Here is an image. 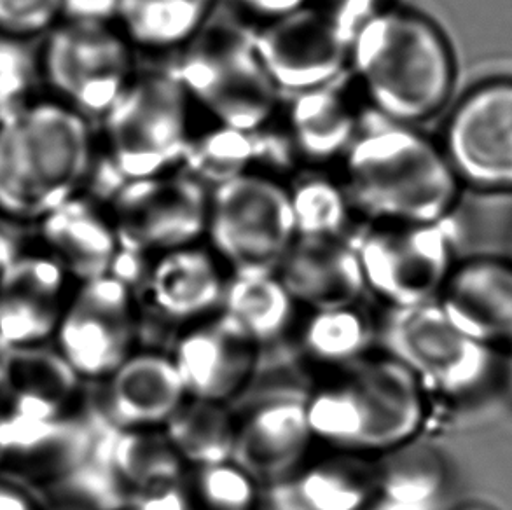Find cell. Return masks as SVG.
Returning a JSON list of instances; mask_svg holds the SVG:
<instances>
[{"label":"cell","mask_w":512,"mask_h":510,"mask_svg":"<svg viewBox=\"0 0 512 510\" xmlns=\"http://www.w3.org/2000/svg\"><path fill=\"white\" fill-rule=\"evenodd\" d=\"M340 179L364 224L446 221L464 187L439 140L371 111L341 158Z\"/></svg>","instance_id":"obj_1"},{"label":"cell","mask_w":512,"mask_h":510,"mask_svg":"<svg viewBox=\"0 0 512 510\" xmlns=\"http://www.w3.org/2000/svg\"><path fill=\"white\" fill-rule=\"evenodd\" d=\"M350 77L369 111L420 126L450 102L457 65L434 21L413 9L390 6L355 30Z\"/></svg>","instance_id":"obj_2"},{"label":"cell","mask_w":512,"mask_h":510,"mask_svg":"<svg viewBox=\"0 0 512 510\" xmlns=\"http://www.w3.org/2000/svg\"><path fill=\"white\" fill-rule=\"evenodd\" d=\"M97 154L91 119L55 98H37L0 123V217L39 224L84 193Z\"/></svg>","instance_id":"obj_3"},{"label":"cell","mask_w":512,"mask_h":510,"mask_svg":"<svg viewBox=\"0 0 512 510\" xmlns=\"http://www.w3.org/2000/svg\"><path fill=\"white\" fill-rule=\"evenodd\" d=\"M331 371L305 397L315 441L378 456L418 439L427 420V393L399 360L369 353Z\"/></svg>","instance_id":"obj_4"},{"label":"cell","mask_w":512,"mask_h":510,"mask_svg":"<svg viewBox=\"0 0 512 510\" xmlns=\"http://www.w3.org/2000/svg\"><path fill=\"white\" fill-rule=\"evenodd\" d=\"M170 69L194 109L221 125L252 133L280 111L282 93L257 53L254 28L212 20Z\"/></svg>","instance_id":"obj_5"},{"label":"cell","mask_w":512,"mask_h":510,"mask_svg":"<svg viewBox=\"0 0 512 510\" xmlns=\"http://www.w3.org/2000/svg\"><path fill=\"white\" fill-rule=\"evenodd\" d=\"M193 111L172 69L139 70L100 118V152L125 180L179 168Z\"/></svg>","instance_id":"obj_6"},{"label":"cell","mask_w":512,"mask_h":510,"mask_svg":"<svg viewBox=\"0 0 512 510\" xmlns=\"http://www.w3.org/2000/svg\"><path fill=\"white\" fill-rule=\"evenodd\" d=\"M296 238L282 180L249 172L210 191L205 240L229 275L277 273Z\"/></svg>","instance_id":"obj_7"},{"label":"cell","mask_w":512,"mask_h":510,"mask_svg":"<svg viewBox=\"0 0 512 510\" xmlns=\"http://www.w3.org/2000/svg\"><path fill=\"white\" fill-rule=\"evenodd\" d=\"M455 217L430 224H364L352 242L367 294L390 310L436 303L457 264Z\"/></svg>","instance_id":"obj_8"},{"label":"cell","mask_w":512,"mask_h":510,"mask_svg":"<svg viewBox=\"0 0 512 510\" xmlns=\"http://www.w3.org/2000/svg\"><path fill=\"white\" fill-rule=\"evenodd\" d=\"M51 98L100 119L137 76L135 48L116 23L62 20L39 55Z\"/></svg>","instance_id":"obj_9"},{"label":"cell","mask_w":512,"mask_h":510,"mask_svg":"<svg viewBox=\"0 0 512 510\" xmlns=\"http://www.w3.org/2000/svg\"><path fill=\"white\" fill-rule=\"evenodd\" d=\"M210 189L173 168L125 180L105 208L121 252L156 255L205 240Z\"/></svg>","instance_id":"obj_10"},{"label":"cell","mask_w":512,"mask_h":510,"mask_svg":"<svg viewBox=\"0 0 512 510\" xmlns=\"http://www.w3.org/2000/svg\"><path fill=\"white\" fill-rule=\"evenodd\" d=\"M140 311L116 273L79 282L55 332L56 352L81 380H107L133 352Z\"/></svg>","instance_id":"obj_11"},{"label":"cell","mask_w":512,"mask_h":510,"mask_svg":"<svg viewBox=\"0 0 512 510\" xmlns=\"http://www.w3.org/2000/svg\"><path fill=\"white\" fill-rule=\"evenodd\" d=\"M380 336L385 353L399 360L425 393L465 395L483 383L490 367V348L457 329L436 303L390 310Z\"/></svg>","instance_id":"obj_12"},{"label":"cell","mask_w":512,"mask_h":510,"mask_svg":"<svg viewBox=\"0 0 512 510\" xmlns=\"http://www.w3.org/2000/svg\"><path fill=\"white\" fill-rule=\"evenodd\" d=\"M352 41L353 32L315 0L254 27L257 53L282 97L348 76Z\"/></svg>","instance_id":"obj_13"},{"label":"cell","mask_w":512,"mask_h":510,"mask_svg":"<svg viewBox=\"0 0 512 510\" xmlns=\"http://www.w3.org/2000/svg\"><path fill=\"white\" fill-rule=\"evenodd\" d=\"M439 142L464 187L512 194V77L488 79L465 91Z\"/></svg>","instance_id":"obj_14"},{"label":"cell","mask_w":512,"mask_h":510,"mask_svg":"<svg viewBox=\"0 0 512 510\" xmlns=\"http://www.w3.org/2000/svg\"><path fill=\"white\" fill-rule=\"evenodd\" d=\"M112 273L130 283L139 311L182 327L221 310L229 276L201 243L156 255L119 252Z\"/></svg>","instance_id":"obj_15"},{"label":"cell","mask_w":512,"mask_h":510,"mask_svg":"<svg viewBox=\"0 0 512 510\" xmlns=\"http://www.w3.org/2000/svg\"><path fill=\"white\" fill-rule=\"evenodd\" d=\"M259 350L261 346L219 310L186 325L170 357L187 397L229 404L256 373Z\"/></svg>","instance_id":"obj_16"},{"label":"cell","mask_w":512,"mask_h":510,"mask_svg":"<svg viewBox=\"0 0 512 510\" xmlns=\"http://www.w3.org/2000/svg\"><path fill=\"white\" fill-rule=\"evenodd\" d=\"M70 280L48 254L7 261L0 275V343L13 350L42 346L55 338L74 294Z\"/></svg>","instance_id":"obj_17"},{"label":"cell","mask_w":512,"mask_h":510,"mask_svg":"<svg viewBox=\"0 0 512 510\" xmlns=\"http://www.w3.org/2000/svg\"><path fill=\"white\" fill-rule=\"evenodd\" d=\"M315 442L305 397H271L236 416L231 462L270 486L298 469Z\"/></svg>","instance_id":"obj_18"},{"label":"cell","mask_w":512,"mask_h":510,"mask_svg":"<svg viewBox=\"0 0 512 510\" xmlns=\"http://www.w3.org/2000/svg\"><path fill=\"white\" fill-rule=\"evenodd\" d=\"M436 304L479 345L512 350V262L488 255L457 261Z\"/></svg>","instance_id":"obj_19"},{"label":"cell","mask_w":512,"mask_h":510,"mask_svg":"<svg viewBox=\"0 0 512 510\" xmlns=\"http://www.w3.org/2000/svg\"><path fill=\"white\" fill-rule=\"evenodd\" d=\"M277 276L306 311L362 303L366 283L350 238L298 236L280 262Z\"/></svg>","instance_id":"obj_20"},{"label":"cell","mask_w":512,"mask_h":510,"mask_svg":"<svg viewBox=\"0 0 512 510\" xmlns=\"http://www.w3.org/2000/svg\"><path fill=\"white\" fill-rule=\"evenodd\" d=\"M270 484L273 510H369L376 500V458L333 449Z\"/></svg>","instance_id":"obj_21"},{"label":"cell","mask_w":512,"mask_h":510,"mask_svg":"<svg viewBox=\"0 0 512 510\" xmlns=\"http://www.w3.org/2000/svg\"><path fill=\"white\" fill-rule=\"evenodd\" d=\"M39 231L46 254L77 283L112 273L121 252L107 208L88 194L46 215Z\"/></svg>","instance_id":"obj_22"},{"label":"cell","mask_w":512,"mask_h":510,"mask_svg":"<svg viewBox=\"0 0 512 510\" xmlns=\"http://www.w3.org/2000/svg\"><path fill=\"white\" fill-rule=\"evenodd\" d=\"M338 83L301 91L280 105V116L305 166H326L341 161L359 133L366 112L355 95Z\"/></svg>","instance_id":"obj_23"},{"label":"cell","mask_w":512,"mask_h":510,"mask_svg":"<svg viewBox=\"0 0 512 510\" xmlns=\"http://www.w3.org/2000/svg\"><path fill=\"white\" fill-rule=\"evenodd\" d=\"M105 381L114 428H163L187 399L170 353L133 352Z\"/></svg>","instance_id":"obj_24"},{"label":"cell","mask_w":512,"mask_h":510,"mask_svg":"<svg viewBox=\"0 0 512 510\" xmlns=\"http://www.w3.org/2000/svg\"><path fill=\"white\" fill-rule=\"evenodd\" d=\"M81 381L58 352L13 348L4 359L0 393L11 402L16 420L55 425L76 402Z\"/></svg>","instance_id":"obj_25"},{"label":"cell","mask_w":512,"mask_h":510,"mask_svg":"<svg viewBox=\"0 0 512 510\" xmlns=\"http://www.w3.org/2000/svg\"><path fill=\"white\" fill-rule=\"evenodd\" d=\"M376 476V500L369 510H439L443 502V456L418 439L376 456Z\"/></svg>","instance_id":"obj_26"},{"label":"cell","mask_w":512,"mask_h":510,"mask_svg":"<svg viewBox=\"0 0 512 510\" xmlns=\"http://www.w3.org/2000/svg\"><path fill=\"white\" fill-rule=\"evenodd\" d=\"M219 0H121L116 27L135 51L177 53L214 20Z\"/></svg>","instance_id":"obj_27"},{"label":"cell","mask_w":512,"mask_h":510,"mask_svg":"<svg viewBox=\"0 0 512 510\" xmlns=\"http://www.w3.org/2000/svg\"><path fill=\"white\" fill-rule=\"evenodd\" d=\"M109 467L121 490L139 500L172 486L186 469L163 428H114Z\"/></svg>","instance_id":"obj_28"},{"label":"cell","mask_w":512,"mask_h":510,"mask_svg":"<svg viewBox=\"0 0 512 510\" xmlns=\"http://www.w3.org/2000/svg\"><path fill=\"white\" fill-rule=\"evenodd\" d=\"M261 484L235 462L189 465L158 495L140 500L146 510H256Z\"/></svg>","instance_id":"obj_29"},{"label":"cell","mask_w":512,"mask_h":510,"mask_svg":"<svg viewBox=\"0 0 512 510\" xmlns=\"http://www.w3.org/2000/svg\"><path fill=\"white\" fill-rule=\"evenodd\" d=\"M298 308L277 273L229 275L221 303L222 313L259 346L282 338Z\"/></svg>","instance_id":"obj_30"},{"label":"cell","mask_w":512,"mask_h":510,"mask_svg":"<svg viewBox=\"0 0 512 510\" xmlns=\"http://www.w3.org/2000/svg\"><path fill=\"white\" fill-rule=\"evenodd\" d=\"M296 233L303 238H350L359 219L340 177L326 166H305L285 182Z\"/></svg>","instance_id":"obj_31"},{"label":"cell","mask_w":512,"mask_h":510,"mask_svg":"<svg viewBox=\"0 0 512 510\" xmlns=\"http://www.w3.org/2000/svg\"><path fill=\"white\" fill-rule=\"evenodd\" d=\"M378 327L362 304L308 311L299 343L308 359L329 367L348 366L371 353Z\"/></svg>","instance_id":"obj_32"},{"label":"cell","mask_w":512,"mask_h":510,"mask_svg":"<svg viewBox=\"0 0 512 510\" xmlns=\"http://www.w3.org/2000/svg\"><path fill=\"white\" fill-rule=\"evenodd\" d=\"M235 430L236 416L229 404L193 397H187L163 427L186 467L229 462Z\"/></svg>","instance_id":"obj_33"},{"label":"cell","mask_w":512,"mask_h":510,"mask_svg":"<svg viewBox=\"0 0 512 510\" xmlns=\"http://www.w3.org/2000/svg\"><path fill=\"white\" fill-rule=\"evenodd\" d=\"M252 166L254 147L249 131L210 119L203 128L193 125L179 168L212 191L252 172Z\"/></svg>","instance_id":"obj_34"},{"label":"cell","mask_w":512,"mask_h":510,"mask_svg":"<svg viewBox=\"0 0 512 510\" xmlns=\"http://www.w3.org/2000/svg\"><path fill=\"white\" fill-rule=\"evenodd\" d=\"M41 81L39 55L28 41L0 34V123L32 104Z\"/></svg>","instance_id":"obj_35"},{"label":"cell","mask_w":512,"mask_h":510,"mask_svg":"<svg viewBox=\"0 0 512 510\" xmlns=\"http://www.w3.org/2000/svg\"><path fill=\"white\" fill-rule=\"evenodd\" d=\"M62 21L60 0H0V34L21 41L46 35Z\"/></svg>","instance_id":"obj_36"},{"label":"cell","mask_w":512,"mask_h":510,"mask_svg":"<svg viewBox=\"0 0 512 510\" xmlns=\"http://www.w3.org/2000/svg\"><path fill=\"white\" fill-rule=\"evenodd\" d=\"M315 2H319L327 13L333 14L334 18L353 34L364 21L373 18L374 14L394 6L392 0H315Z\"/></svg>","instance_id":"obj_37"},{"label":"cell","mask_w":512,"mask_h":510,"mask_svg":"<svg viewBox=\"0 0 512 510\" xmlns=\"http://www.w3.org/2000/svg\"><path fill=\"white\" fill-rule=\"evenodd\" d=\"M62 20L116 23L121 0H60Z\"/></svg>","instance_id":"obj_38"},{"label":"cell","mask_w":512,"mask_h":510,"mask_svg":"<svg viewBox=\"0 0 512 510\" xmlns=\"http://www.w3.org/2000/svg\"><path fill=\"white\" fill-rule=\"evenodd\" d=\"M310 2L313 0H233L236 9L257 21L256 25L298 11Z\"/></svg>","instance_id":"obj_39"},{"label":"cell","mask_w":512,"mask_h":510,"mask_svg":"<svg viewBox=\"0 0 512 510\" xmlns=\"http://www.w3.org/2000/svg\"><path fill=\"white\" fill-rule=\"evenodd\" d=\"M0 510H42V507L18 484L0 481Z\"/></svg>","instance_id":"obj_40"},{"label":"cell","mask_w":512,"mask_h":510,"mask_svg":"<svg viewBox=\"0 0 512 510\" xmlns=\"http://www.w3.org/2000/svg\"><path fill=\"white\" fill-rule=\"evenodd\" d=\"M14 437H16L14 421L7 420V418H4V414H0V469L13 451Z\"/></svg>","instance_id":"obj_41"},{"label":"cell","mask_w":512,"mask_h":510,"mask_svg":"<svg viewBox=\"0 0 512 510\" xmlns=\"http://www.w3.org/2000/svg\"><path fill=\"white\" fill-rule=\"evenodd\" d=\"M455 510H493L492 507L483 504H465Z\"/></svg>","instance_id":"obj_42"},{"label":"cell","mask_w":512,"mask_h":510,"mask_svg":"<svg viewBox=\"0 0 512 510\" xmlns=\"http://www.w3.org/2000/svg\"><path fill=\"white\" fill-rule=\"evenodd\" d=\"M7 259L4 257V252L0 249V275H2V271H4V266H6Z\"/></svg>","instance_id":"obj_43"},{"label":"cell","mask_w":512,"mask_h":510,"mask_svg":"<svg viewBox=\"0 0 512 510\" xmlns=\"http://www.w3.org/2000/svg\"><path fill=\"white\" fill-rule=\"evenodd\" d=\"M2 371H4V359H0V386H2Z\"/></svg>","instance_id":"obj_44"},{"label":"cell","mask_w":512,"mask_h":510,"mask_svg":"<svg viewBox=\"0 0 512 510\" xmlns=\"http://www.w3.org/2000/svg\"><path fill=\"white\" fill-rule=\"evenodd\" d=\"M126 510H146V509H144V507H142V505H140V504H135V505H133V507H130V509H126Z\"/></svg>","instance_id":"obj_45"},{"label":"cell","mask_w":512,"mask_h":510,"mask_svg":"<svg viewBox=\"0 0 512 510\" xmlns=\"http://www.w3.org/2000/svg\"><path fill=\"white\" fill-rule=\"evenodd\" d=\"M511 352V380H512V350H509Z\"/></svg>","instance_id":"obj_46"}]
</instances>
